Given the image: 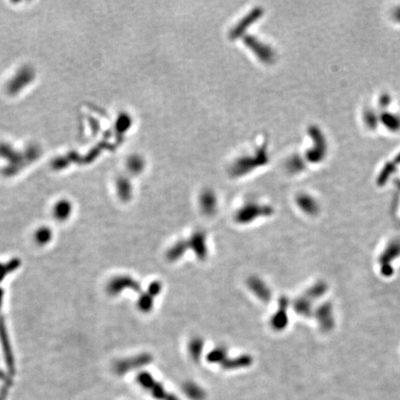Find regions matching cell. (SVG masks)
Here are the masks:
<instances>
[{
	"mask_svg": "<svg viewBox=\"0 0 400 400\" xmlns=\"http://www.w3.org/2000/svg\"><path fill=\"white\" fill-rule=\"evenodd\" d=\"M136 382L157 400H179L175 394L169 392L162 383L157 381L149 372H142L136 376Z\"/></svg>",
	"mask_w": 400,
	"mask_h": 400,
	"instance_id": "cell-1",
	"label": "cell"
},
{
	"mask_svg": "<svg viewBox=\"0 0 400 400\" xmlns=\"http://www.w3.org/2000/svg\"><path fill=\"white\" fill-rule=\"evenodd\" d=\"M152 361H153L152 356L147 353H142L118 362L115 366V370L119 374H123L131 372V370L146 366L150 364Z\"/></svg>",
	"mask_w": 400,
	"mask_h": 400,
	"instance_id": "cell-2",
	"label": "cell"
},
{
	"mask_svg": "<svg viewBox=\"0 0 400 400\" xmlns=\"http://www.w3.org/2000/svg\"><path fill=\"white\" fill-rule=\"evenodd\" d=\"M161 290H162V283L160 281H155L150 283L147 291L144 292V294H142V295L139 297L137 302L139 311L144 313L150 312L154 307V300L157 297V295L161 293Z\"/></svg>",
	"mask_w": 400,
	"mask_h": 400,
	"instance_id": "cell-3",
	"label": "cell"
},
{
	"mask_svg": "<svg viewBox=\"0 0 400 400\" xmlns=\"http://www.w3.org/2000/svg\"><path fill=\"white\" fill-rule=\"evenodd\" d=\"M188 241L189 248L194 251L195 256L204 261L208 257V245H207V235L204 231H195Z\"/></svg>",
	"mask_w": 400,
	"mask_h": 400,
	"instance_id": "cell-4",
	"label": "cell"
},
{
	"mask_svg": "<svg viewBox=\"0 0 400 400\" xmlns=\"http://www.w3.org/2000/svg\"><path fill=\"white\" fill-rule=\"evenodd\" d=\"M131 289L134 292H139L141 285L140 283L131 276H118L112 280L109 284V291L112 294H120L123 290Z\"/></svg>",
	"mask_w": 400,
	"mask_h": 400,
	"instance_id": "cell-5",
	"label": "cell"
},
{
	"mask_svg": "<svg viewBox=\"0 0 400 400\" xmlns=\"http://www.w3.org/2000/svg\"><path fill=\"white\" fill-rule=\"evenodd\" d=\"M248 288L255 294L256 296L263 302H268L272 297V292L267 283L258 276H251L247 280Z\"/></svg>",
	"mask_w": 400,
	"mask_h": 400,
	"instance_id": "cell-6",
	"label": "cell"
},
{
	"mask_svg": "<svg viewBox=\"0 0 400 400\" xmlns=\"http://www.w3.org/2000/svg\"><path fill=\"white\" fill-rule=\"evenodd\" d=\"M269 209L261 208L259 206L250 205L242 209L236 214V222L239 223H248L261 215H268Z\"/></svg>",
	"mask_w": 400,
	"mask_h": 400,
	"instance_id": "cell-7",
	"label": "cell"
},
{
	"mask_svg": "<svg viewBox=\"0 0 400 400\" xmlns=\"http://www.w3.org/2000/svg\"><path fill=\"white\" fill-rule=\"evenodd\" d=\"M287 300L284 297H282L280 299V308L278 310L277 312L272 316V320H271V324L272 327L274 330H283V328L286 326L287 324V316H286V308H287Z\"/></svg>",
	"mask_w": 400,
	"mask_h": 400,
	"instance_id": "cell-8",
	"label": "cell"
},
{
	"mask_svg": "<svg viewBox=\"0 0 400 400\" xmlns=\"http://www.w3.org/2000/svg\"><path fill=\"white\" fill-rule=\"evenodd\" d=\"M253 363V358L249 355H240L236 358L226 359L222 362L221 366L224 370H235L241 368H246Z\"/></svg>",
	"mask_w": 400,
	"mask_h": 400,
	"instance_id": "cell-9",
	"label": "cell"
},
{
	"mask_svg": "<svg viewBox=\"0 0 400 400\" xmlns=\"http://www.w3.org/2000/svg\"><path fill=\"white\" fill-rule=\"evenodd\" d=\"M188 249V241L187 240H179L168 249L166 258L168 259V261H172V262L178 261L186 253V251Z\"/></svg>",
	"mask_w": 400,
	"mask_h": 400,
	"instance_id": "cell-10",
	"label": "cell"
},
{
	"mask_svg": "<svg viewBox=\"0 0 400 400\" xmlns=\"http://www.w3.org/2000/svg\"><path fill=\"white\" fill-rule=\"evenodd\" d=\"M183 391L192 400H205L207 395L203 388L193 382L184 383L183 385Z\"/></svg>",
	"mask_w": 400,
	"mask_h": 400,
	"instance_id": "cell-11",
	"label": "cell"
},
{
	"mask_svg": "<svg viewBox=\"0 0 400 400\" xmlns=\"http://www.w3.org/2000/svg\"><path fill=\"white\" fill-rule=\"evenodd\" d=\"M204 349V341L200 337H194L190 341L188 344V351L190 357L193 361L198 362L201 359L202 352Z\"/></svg>",
	"mask_w": 400,
	"mask_h": 400,
	"instance_id": "cell-12",
	"label": "cell"
},
{
	"mask_svg": "<svg viewBox=\"0 0 400 400\" xmlns=\"http://www.w3.org/2000/svg\"><path fill=\"white\" fill-rule=\"evenodd\" d=\"M228 352L227 348L223 345L216 346L214 349L211 350V352L207 356V361L210 363H216V364H222L223 361L227 359Z\"/></svg>",
	"mask_w": 400,
	"mask_h": 400,
	"instance_id": "cell-13",
	"label": "cell"
},
{
	"mask_svg": "<svg viewBox=\"0 0 400 400\" xmlns=\"http://www.w3.org/2000/svg\"><path fill=\"white\" fill-rule=\"evenodd\" d=\"M71 211V206L66 202L59 203L55 209L56 217L60 220H65Z\"/></svg>",
	"mask_w": 400,
	"mask_h": 400,
	"instance_id": "cell-14",
	"label": "cell"
},
{
	"mask_svg": "<svg viewBox=\"0 0 400 400\" xmlns=\"http://www.w3.org/2000/svg\"><path fill=\"white\" fill-rule=\"evenodd\" d=\"M50 236H51L50 231L46 228L39 229V231H37L36 234H35V238L37 240V242L41 243V244L46 243L49 240Z\"/></svg>",
	"mask_w": 400,
	"mask_h": 400,
	"instance_id": "cell-15",
	"label": "cell"
},
{
	"mask_svg": "<svg viewBox=\"0 0 400 400\" xmlns=\"http://www.w3.org/2000/svg\"><path fill=\"white\" fill-rule=\"evenodd\" d=\"M294 310L300 314L306 315L310 311V305L305 299H298L294 304Z\"/></svg>",
	"mask_w": 400,
	"mask_h": 400,
	"instance_id": "cell-16",
	"label": "cell"
}]
</instances>
